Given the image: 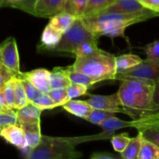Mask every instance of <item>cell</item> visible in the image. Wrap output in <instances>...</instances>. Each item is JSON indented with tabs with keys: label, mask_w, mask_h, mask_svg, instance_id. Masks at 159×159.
Returning a JSON list of instances; mask_svg holds the SVG:
<instances>
[{
	"label": "cell",
	"mask_w": 159,
	"mask_h": 159,
	"mask_svg": "<svg viewBox=\"0 0 159 159\" xmlns=\"http://www.w3.org/2000/svg\"><path fill=\"white\" fill-rule=\"evenodd\" d=\"M20 126L23 130L28 148L30 149H33L37 147L40 144L42 137L40 131V120L22 124Z\"/></svg>",
	"instance_id": "4fadbf2b"
},
{
	"label": "cell",
	"mask_w": 159,
	"mask_h": 159,
	"mask_svg": "<svg viewBox=\"0 0 159 159\" xmlns=\"http://www.w3.org/2000/svg\"><path fill=\"white\" fill-rule=\"evenodd\" d=\"M50 73L44 68H37L28 72H22L21 76L32 83L40 93L48 94L51 90Z\"/></svg>",
	"instance_id": "30bf717a"
},
{
	"label": "cell",
	"mask_w": 159,
	"mask_h": 159,
	"mask_svg": "<svg viewBox=\"0 0 159 159\" xmlns=\"http://www.w3.org/2000/svg\"><path fill=\"white\" fill-rule=\"evenodd\" d=\"M14 94H15V110H20L30 103L26 96L24 86L20 78L14 79Z\"/></svg>",
	"instance_id": "7402d4cb"
},
{
	"label": "cell",
	"mask_w": 159,
	"mask_h": 159,
	"mask_svg": "<svg viewBox=\"0 0 159 159\" xmlns=\"http://www.w3.org/2000/svg\"><path fill=\"white\" fill-rule=\"evenodd\" d=\"M66 0H34L30 13L43 18H51L65 9Z\"/></svg>",
	"instance_id": "9c48e42d"
},
{
	"label": "cell",
	"mask_w": 159,
	"mask_h": 159,
	"mask_svg": "<svg viewBox=\"0 0 159 159\" xmlns=\"http://www.w3.org/2000/svg\"><path fill=\"white\" fill-rule=\"evenodd\" d=\"M68 74L71 83L83 85L87 87H90L94 84L97 83L95 79L89 76L88 75L75 71L71 68V66L68 67Z\"/></svg>",
	"instance_id": "cb8c5ba5"
},
{
	"label": "cell",
	"mask_w": 159,
	"mask_h": 159,
	"mask_svg": "<svg viewBox=\"0 0 159 159\" xmlns=\"http://www.w3.org/2000/svg\"><path fill=\"white\" fill-rule=\"evenodd\" d=\"M130 138L127 133H123L119 135H115L111 138V143L115 152L121 153L124 152L130 141Z\"/></svg>",
	"instance_id": "d6a6232c"
},
{
	"label": "cell",
	"mask_w": 159,
	"mask_h": 159,
	"mask_svg": "<svg viewBox=\"0 0 159 159\" xmlns=\"http://www.w3.org/2000/svg\"><path fill=\"white\" fill-rule=\"evenodd\" d=\"M3 85L0 86V106L2 107L3 108H9V107H6V102H5L4 96H3Z\"/></svg>",
	"instance_id": "7bdbcfd3"
},
{
	"label": "cell",
	"mask_w": 159,
	"mask_h": 159,
	"mask_svg": "<svg viewBox=\"0 0 159 159\" xmlns=\"http://www.w3.org/2000/svg\"><path fill=\"white\" fill-rule=\"evenodd\" d=\"M138 2L146 9L159 13V0H138Z\"/></svg>",
	"instance_id": "60d3db41"
},
{
	"label": "cell",
	"mask_w": 159,
	"mask_h": 159,
	"mask_svg": "<svg viewBox=\"0 0 159 159\" xmlns=\"http://www.w3.org/2000/svg\"><path fill=\"white\" fill-rule=\"evenodd\" d=\"M51 99L54 100L57 107H61L70 100L68 96L67 88L61 89H52L48 93Z\"/></svg>",
	"instance_id": "1f68e13d"
},
{
	"label": "cell",
	"mask_w": 159,
	"mask_h": 159,
	"mask_svg": "<svg viewBox=\"0 0 159 159\" xmlns=\"http://www.w3.org/2000/svg\"><path fill=\"white\" fill-rule=\"evenodd\" d=\"M124 78H136L148 79L156 82L159 79V61L143 60L139 65L116 73V79Z\"/></svg>",
	"instance_id": "8992f818"
},
{
	"label": "cell",
	"mask_w": 159,
	"mask_h": 159,
	"mask_svg": "<svg viewBox=\"0 0 159 159\" xmlns=\"http://www.w3.org/2000/svg\"><path fill=\"white\" fill-rule=\"evenodd\" d=\"M155 16H159L158 12L145 9L124 13H98L81 19L85 26L98 37L107 36L113 38L124 37L128 26Z\"/></svg>",
	"instance_id": "6da1fadb"
},
{
	"label": "cell",
	"mask_w": 159,
	"mask_h": 159,
	"mask_svg": "<svg viewBox=\"0 0 159 159\" xmlns=\"http://www.w3.org/2000/svg\"><path fill=\"white\" fill-rule=\"evenodd\" d=\"M17 115L16 112L12 109H5L0 112V128L9 124H16Z\"/></svg>",
	"instance_id": "836d02e7"
},
{
	"label": "cell",
	"mask_w": 159,
	"mask_h": 159,
	"mask_svg": "<svg viewBox=\"0 0 159 159\" xmlns=\"http://www.w3.org/2000/svg\"><path fill=\"white\" fill-rule=\"evenodd\" d=\"M141 131L143 138L152 141L159 147V130L154 127H141L138 129Z\"/></svg>",
	"instance_id": "d590c367"
},
{
	"label": "cell",
	"mask_w": 159,
	"mask_h": 159,
	"mask_svg": "<svg viewBox=\"0 0 159 159\" xmlns=\"http://www.w3.org/2000/svg\"><path fill=\"white\" fill-rule=\"evenodd\" d=\"M22 1L23 0H5L2 6H10V7H12L14 5L17 4V3L20 2Z\"/></svg>",
	"instance_id": "ee69618b"
},
{
	"label": "cell",
	"mask_w": 159,
	"mask_h": 159,
	"mask_svg": "<svg viewBox=\"0 0 159 159\" xmlns=\"http://www.w3.org/2000/svg\"><path fill=\"white\" fill-rule=\"evenodd\" d=\"M93 159H113L116 157L109 153H94L91 157Z\"/></svg>",
	"instance_id": "b9f144b4"
},
{
	"label": "cell",
	"mask_w": 159,
	"mask_h": 159,
	"mask_svg": "<svg viewBox=\"0 0 159 159\" xmlns=\"http://www.w3.org/2000/svg\"><path fill=\"white\" fill-rule=\"evenodd\" d=\"M99 37L88 29L82 19L77 18L73 24L62 34L61 38L51 51L54 52L69 53L75 56L76 48L87 40L99 39Z\"/></svg>",
	"instance_id": "277c9868"
},
{
	"label": "cell",
	"mask_w": 159,
	"mask_h": 159,
	"mask_svg": "<svg viewBox=\"0 0 159 159\" xmlns=\"http://www.w3.org/2000/svg\"><path fill=\"white\" fill-rule=\"evenodd\" d=\"M142 61L143 60L139 56L133 54H123V55L116 57L115 64H116V73L120 71L133 68V67L139 65Z\"/></svg>",
	"instance_id": "d6986e66"
},
{
	"label": "cell",
	"mask_w": 159,
	"mask_h": 159,
	"mask_svg": "<svg viewBox=\"0 0 159 159\" xmlns=\"http://www.w3.org/2000/svg\"><path fill=\"white\" fill-rule=\"evenodd\" d=\"M16 78V77H15ZM10 79L3 85V96L6 107L15 110V94H14V79Z\"/></svg>",
	"instance_id": "f546056e"
},
{
	"label": "cell",
	"mask_w": 159,
	"mask_h": 159,
	"mask_svg": "<svg viewBox=\"0 0 159 159\" xmlns=\"http://www.w3.org/2000/svg\"><path fill=\"white\" fill-rule=\"evenodd\" d=\"M159 124V110L146 114L145 116L137 120H133L131 121V127H135L137 129L141 127H152V126Z\"/></svg>",
	"instance_id": "484cf974"
},
{
	"label": "cell",
	"mask_w": 159,
	"mask_h": 159,
	"mask_svg": "<svg viewBox=\"0 0 159 159\" xmlns=\"http://www.w3.org/2000/svg\"><path fill=\"white\" fill-rule=\"evenodd\" d=\"M147 55V60L151 61H159V40L145 45L143 48Z\"/></svg>",
	"instance_id": "e575fe53"
},
{
	"label": "cell",
	"mask_w": 159,
	"mask_h": 159,
	"mask_svg": "<svg viewBox=\"0 0 159 159\" xmlns=\"http://www.w3.org/2000/svg\"><path fill=\"white\" fill-rule=\"evenodd\" d=\"M76 19L77 17L75 16L63 11L51 17L48 25L53 29L64 34L73 24Z\"/></svg>",
	"instance_id": "9a60e30c"
},
{
	"label": "cell",
	"mask_w": 159,
	"mask_h": 159,
	"mask_svg": "<svg viewBox=\"0 0 159 159\" xmlns=\"http://www.w3.org/2000/svg\"><path fill=\"white\" fill-rule=\"evenodd\" d=\"M62 34V33L53 29L48 24L41 34L40 48L43 50L51 51L60 41Z\"/></svg>",
	"instance_id": "e0dca14e"
},
{
	"label": "cell",
	"mask_w": 159,
	"mask_h": 159,
	"mask_svg": "<svg viewBox=\"0 0 159 159\" xmlns=\"http://www.w3.org/2000/svg\"><path fill=\"white\" fill-rule=\"evenodd\" d=\"M142 138V134L138 131V134L135 138H130L126 148L120 153L121 157L124 159H138Z\"/></svg>",
	"instance_id": "ffe728a7"
},
{
	"label": "cell",
	"mask_w": 159,
	"mask_h": 159,
	"mask_svg": "<svg viewBox=\"0 0 159 159\" xmlns=\"http://www.w3.org/2000/svg\"><path fill=\"white\" fill-rule=\"evenodd\" d=\"M20 78V77H19ZM22 80V82H23V85L24 86L25 91H26V96H27V99L29 101V102L30 103L36 97L39 96V94L40 93V92L33 85L32 83L29 82L28 80H26L24 78L21 77L20 78Z\"/></svg>",
	"instance_id": "74e56055"
},
{
	"label": "cell",
	"mask_w": 159,
	"mask_h": 159,
	"mask_svg": "<svg viewBox=\"0 0 159 159\" xmlns=\"http://www.w3.org/2000/svg\"><path fill=\"white\" fill-rule=\"evenodd\" d=\"M5 109H7V108H3L2 107H1V106H0V112L2 111V110H5Z\"/></svg>",
	"instance_id": "7dc6e473"
},
{
	"label": "cell",
	"mask_w": 159,
	"mask_h": 159,
	"mask_svg": "<svg viewBox=\"0 0 159 159\" xmlns=\"http://www.w3.org/2000/svg\"><path fill=\"white\" fill-rule=\"evenodd\" d=\"M87 2L88 0H66L64 11L77 18H81L83 15Z\"/></svg>",
	"instance_id": "d4e9b609"
},
{
	"label": "cell",
	"mask_w": 159,
	"mask_h": 159,
	"mask_svg": "<svg viewBox=\"0 0 159 159\" xmlns=\"http://www.w3.org/2000/svg\"><path fill=\"white\" fill-rule=\"evenodd\" d=\"M4 1H5V0H0V8L2 7L3 3H4Z\"/></svg>",
	"instance_id": "bcb514c9"
},
{
	"label": "cell",
	"mask_w": 159,
	"mask_h": 159,
	"mask_svg": "<svg viewBox=\"0 0 159 159\" xmlns=\"http://www.w3.org/2000/svg\"><path fill=\"white\" fill-rule=\"evenodd\" d=\"M93 138L95 137L52 138L42 135L40 144L34 148H29L26 157L30 159L78 158L82 155L75 150V146Z\"/></svg>",
	"instance_id": "7a4b0ae2"
},
{
	"label": "cell",
	"mask_w": 159,
	"mask_h": 159,
	"mask_svg": "<svg viewBox=\"0 0 159 159\" xmlns=\"http://www.w3.org/2000/svg\"><path fill=\"white\" fill-rule=\"evenodd\" d=\"M98 40L99 39H93V40H87L82 42L79 45L75 52V57H85L93 53L96 52L99 50L98 47Z\"/></svg>",
	"instance_id": "83f0119b"
},
{
	"label": "cell",
	"mask_w": 159,
	"mask_h": 159,
	"mask_svg": "<svg viewBox=\"0 0 159 159\" xmlns=\"http://www.w3.org/2000/svg\"><path fill=\"white\" fill-rule=\"evenodd\" d=\"M94 109L107 110L113 113L127 114L131 117V113L123 106L117 93L110 96L93 95L86 100Z\"/></svg>",
	"instance_id": "ba28073f"
},
{
	"label": "cell",
	"mask_w": 159,
	"mask_h": 159,
	"mask_svg": "<svg viewBox=\"0 0 159 159\" xmlns=\"http://www.w3.org/2000/svg\"><path fill=\"white\" fill-rule=\"evenodd\" d=\"M120 81L133 93L141 113V117L151 113L155 82L136 78H124Z\"/></svg>",
	"instance_id": "5b68a950"
},
{
	"label": "cell",
	"mask_w": 159,
	"mask_h": 159,
	"mask_svg": "<svg viewBox=\"0 0 159 159\" xmlns=\"http://www.w3.org/2000/svg\"><path fill=\"white\" fill-rule=\"evenodd\" d=\"M159 110V79L155 82V89H154L153 97H152V112L158 111Z\"/></svg>",
	"instance_id": "ab89813d"
},
{
	"label": "cell",
	"mask_w": 159,
	"mask_h": 159,
	"mask_svg": "<svg viewBox=\"0 0 159 159\" xmlns=\"http://www.w3.org/2000/svg\"><path fill=\"white\" fill-rule=\"evenodd\" d=\"M113 54L99 48L98 51L85 57H76L71 68L88 75L97 82L116 79V69Z\"/></svg>",
	"instance_id": "3957f363"
},
{
	"label": "cell",
	"mask_w": 159,
	"mask_h": 159,
	"mask_svg": "<svg viewBox=\"0 0 159 159\" xmlns=\"http://www.w3.org/2000/svg\"><path fill=\"white\" fill-rule=\"evenodd\" d=\"M88 89L89 87L85 86V85L71 83V85L67 88L68 98H69V99H73L74 98L83 96L87 93Z\"/></svg>",
	"instance_id": "8d00e7d4"
},
{
	"label": "cell",
	"mask_w": 159,
	"mask_h": 159,
	"mask_svg": "<svg viewBox=\"0 0 159 159\" xmlns=\"http://www.w3.org/2000/svg\"><path fill=\"white\" fill-rule=\"evenodd\" d=\"M145 9L138 0H115L113 4L99 13H124L138 12Z\"/></svg>",
	"instance_id": "7c38bea8"
},
{
	"label": "cell",
	"mask_w": 159,
	"mask_h": 159,
	"mask_svg": "<svg viewBox=\"0 0 159 159\" xmlns=\"http://www.w3.org/2000/svg\"><path fill=\"white\" fill-rule=\"evenodd\" d=\"M115 0H88L82 17L99 13L113 4Z\"/></svg>",
	"instance_id": "603a6c76"
},
{
	"label": "cell",
	"mask_w": 159,
	"mask_h": 159,
	"mask_svg": "<svg viewBox=\"0 0 159 159\" xmlns=\"http://www.w3.org/2000/svg\"><path fill=\"white\" fill-rule=\"evenodd\" d=\"M41 112V110H39L32 103H29L26 107L17 110V123L19 125H22V124L40 120Z\"/></svg>",
	"instance_id": "2e32d148"
},
{
	"label": "cell",
	"mask_w": 159,
	"mask_h": 159,
	"mask_svg": "<svg viewBox=\"0 0 159 159\" xmlns=\"http://www.w3.org/2000/svg\"><path fill=\"white\" fill-rule=\"evenodd\" d=\"M62 107L68 113L85 120L89 116L94 109L86 100H73V99H70Z\"/></svg>",
	"instance_id": "5bb4252c"
},
{
	"label": "cell",
	"mask_w": 159,
	"mask_h": 159,
	"mask_svg": "<svg viewBox=\"0 0 159 159\" xmlns=\"http://www.w3.org/2000/svg\"><path fill=\"white\" fill-rule=\"evenodd\" d=\"M15 77L16 76L0 62V86Z\"/></svg>",
	"instance_id": "f35d334b"
},
{
	"label": "cell",
	"mask_w": 159,
	"mask_h": 159,
	"mask_svg": "<svg viewBox=\"0 0 159 159\" xmlns=\"http://www.w3.org/2000/svg\"><path fill=\"white\" fill-rule=\"evenodd\" d=\"M0 62L16 77L21 76L18 48L14 37H8L0 43Z\"/></svg>",
	"instance_id": "52a82bcc"
},
{
	"label": "cell",
	"mask_w": 159,
	"mask_h": 159,
	"mask_svg": "<svg viewBox=\"0 0 159 159\" xmlns=\"http://www.w3.org/2000/svg\"><path fill=\"white\" fill-rule=\"evenodd\" d=\"M114 116L115 113H113V112L107 111V110H98V109H93V110L90 113L89 116L85 120L87 121H89V122L92 123V124L99 125L104 120Z\"/></svg>",
	"instance_id": "4dcf8cb0"
},
{
	"label": "cell",
	"mask_w": 159,
	"mask_h": 159,
	"mask_svg": "<svg viewBox=\"0 0 159 159\" xmlns=\"http://www.w3.org/2000/svg\"><path fill=\"white\" fill-rule=\"evenodd\" d=\"M138 159H159V147L143 138Z\"/></svg>",
	"instance_id": "44dd1931"
},
{
	"label": "cell",
	"mask_w": 159,
	"mask_h": 159,
	"mask_svg": "<svg viewBox=\"0 0 159 159\" xmlns=\"http://www.w3.org/2000/svg\"><path fill=\"white\" fill-rule=\"evenodd\" d=\"M0 137L17 148L25 149L28 148L23 129L18 124H9L1 127Z\"/></svg>",
	"instance_id": "8fae6325"
},
{
	"label": "cell",
	"mask_w": 159,
	"mask_h": 159,
	"mask_svg": "<svg viewBox=\"0 0 159 159\" xmlns=\"http://www.w3.org/2000/svg\"><path fill=\"white\" fill-rule=\"evenodd\" d=\"M102 130L106 132H113L116 130L124 128V127H131V121H124L116 116L108 118L99 124Z\"/></svg>",
	"instance_id": "4316f807"
},
{
	"label": "cell",
	"mask_w": 159,
	"mask_h": 159,
	"mask_svg": "<svg viewBox=\"0 0 159 159\" xmlns=\"http://www.w3.org/2000/svg\"><path fill=\"white\" fill-rule=\"evenodd\" d=\"M30 103L35 106L41 111L45 110H52L55 107H57L55 102H54V100L51 99L49 95L42 93H40L39 96L36 97Z\"/></svg>",
	"instance_id": "f1b7e54d"
},
{
	"label": "cell",
	"mask_w": 159,
	"mask_h": 159,
	"mask_svg": "<svg viewBox=\"0 0 159 159\" xmlns=\"http://www.w3.org/2000/svg\"><path fill=\"white\" fill-rule=\"evenodd\" d=\"M51 86L52 89L68 88L71 85V81L68 74L67 68H54L50 73Z\"/></svg>",
	"instance_id": "ac0fdd59"
},
{
	"label": "cell",
	"mask_w": 159,
	"mask_h": 159,
	"mask_svg": "<svg viewBox=\"0 0 159 159\" xmlns=\"http://www.w3.org/2000/svg\"><path fill=\"white\" fill-rule=\"evenodd\" d=\"M154 127V128L158 129V130H159V124H157V125H154V126H152V127Z\"/></svg>",
	"instance_id": "f6af8a7d"
}]
</instances>
